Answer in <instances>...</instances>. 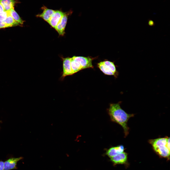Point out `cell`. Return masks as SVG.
Instances as JSON below:
<instances>
[{
	"label": "cell",
	"mask_w": 170,
	"mask_h": 170,
	"mask_svg": "<svg viewBox=\"0 0 170 170\" xmlns=\"http://www.w3.org/2000/svg\"><path fill=\"white\" fill-rule=\"evenodd\" d=\"M108 111L111 121L121 126L123 129L125 136H127L129 129L127 122L130 118L134 116V114L126 112L121 108L119 103L110 104Z\"/></svg>",
	"instance_id": "obj_1"
},
{
	"label": "cell",
	"mask_w": 170,
	"mask_h": 170,
	"mask_svg": "<svg viewBox=\"0 0 170 170\" xmlns=\"http://www.w3.org/2000/svg\"><path fill=\"white\" fill-rule=\"evenodd\" d=\"M149 143L154 151L161 156L168 157L170 155V138L167 137L151 139Z\"/></svg>",
	"instance_id": "obj_2"
},
{
	"label": "cell",
	"mask_w": 170,
	"mask_h": 170,
	"mask_svg": "<svg viewBox=\"0 0 170 170\" xmlns=\"http://www.w3.org/2000/svg\"><path fill=\"white\" fill-rule=\"evenodd\" d=\"M71 65L73 75L83 69L91 68L92 60L89 57L74 56L71 58Z\"/></svg>",
	"instance_id": "obj_3"
},
{
	"label": "cell",
	"mask_w": 170,
	"mask_h": 170,
	"mask_svg": "<svg viewBox=\"0 0 170 170\" xmlns=\"http://www.w3.org/2000/svg\"><path fill=\"white\" fill-rule=\"evenodd\" d=\"M98 66L104 74L110 75H115L117 71L114 63L108 61L101 62L98 64Z\"/></svg>",
	"instance_id": "obj_4"
},
{
	"label": "cell",
	"mask_w": 170,
	"mask_h": 170,
	"mask_svg": "<svg viewBox=\"0 0 170 170\" xmlns=\"http://www.w3.org/2000/svg\"><path fill=\"white\" fill-rule=\"evenodd\" d=\"M72 13V11L71 10L65 13L60 21L55 27V29L60 35L63 36L64 34L68 16Z\"/></svg>",
	"instance_id": "obj_5"
},
{
	"label": "cell",
	"mask_w": 170,
	"mask_h": 170,
	"mask_svg": "<svg viewBox=\"0 0 170 170\" xmlns=\"http://www.w3.org/2000/svg\"><path fill=\"white\" fill-rule=\"evenodd\" d=\"M23 158V157H11L6 159L4 162V170L17 169L18 162Z\"/></svg>",
	"instance_id": "obj_6"
},
{
	"label": "cell",
	"mask_w": 170,
	"mask_h": 170,
	"mask_svg": "<svg viewBox=\"0 0 170 170\" xmlns=\"http://www.w3.org/2000/svg\"><path fill=\"white\" fill-rule=\"evenodd\" d=\"M65 13L59 10H55L48 23L53 27H55L60 21Z\"/></svg>",
	"instance_id": "obj_7"
},
{
	"label": "cell",
	"mask_w": 170,
	"mask_h": 170,
	"mask_svg": "<svg viewBox=\"0 0 170 170\" xmlns=\"http://www.w3.org/2000/svg\"><path fill=\"white\" fill-rule=\"evenodd\" d=\"M71 58L63 59V71L61 76L62 79L66 76L72 75L71 65Z\"/></svg>",
	"instance_id": "obj_8"
},
{
	"label": "cell",
	"mask_w": 170,
	"mask_h": 170,
	"mask_svg": "<svg viewBox=\"0 0 170 170\" xmlns=\"http://www.w3.org/2000/svg\"><path fill=\"white\" fill-rule=\"evenodd\" d=\"M42 8L43 10L42 12L37 15L36 16L42 18L48 22L55 10L48 8L45 6H43Z\"/></svg>",
	"instance_id": "obj_9"
},
{
	"label": "cell",
	"mask_w": 170,
	"mask_h": 170,
	"mask_svg": "<svg viewBox=\"0 0 170 170\" xmlns=\"http://www.w3.org/2000/svg\"><path fill=\"white\" fill-rule=\"evenodd\" d=\"M124 147L122 145H119L112 147L108 149L106 151V154L110 158L112 157L124 152Z\"/></svg>",
	"instance_id": "obj_10"
},
{
	"label": "cell",
	"mask_w": 170,
	"mask_h": 170,
	"mask_svg": "<svg viewBox=\"0 0 170 170\" xmlns=\"http://www.w3.org/2000/svg\"><path fill=\"white\" fill-rule=\"evenodd\" d=\"M127 158V154L124 151L110 158V159L115 164H122L126 162Z\"/></svg>",
	"instance_id": "obj_11"
},
{
	"label": "cell",
	"mask_w": 170,
	"mask_h": 170,
	"mask_svg": "<svg viewBox=\"0 0 170 170\" xmlns=\"http://www.w3.org/2000/svg\"><path fill=\"white\" fill-rule=\"evenodd\" d=\"M17 2L14 0H0V3L6 11H9L13 8Z\"/></svg>",
	"instance_id": "obj_12"
},
{
	"label": "cell",
	"mask_w": 170,
	"mask_h": 170,
	"mask_svg": "<svg viewBox=\"0 0 170 170\" xmlns=\"http://www.w3.org/2000/svg\"><path fill=\"white\" fill-rule=\"evenodd\" d=\"M9 12L10 15L15 21L20 24H23L24 21L21 19L15 10L14 8Z\"/></svg>",
	"instance_id": "obj_13"
},
{
	"label": "cell",
	"mask_w": 170,
	"mask_h": 170,
	"mask_svg": "<svg viewBox=\"0 0 170 170\" xmlns=\"http://www.w3.org/2000/svg\"><path fill=\"white\" fill-rule=\"evenodd\" d=\"M3 22L6 24L11 26V27L16 26L20 25L18 23L13 19L10 13L6 20Z\"/></svg>",
	"instance_id": "obj_14"
},
{
	"label": "cell",
	"mask_w": 170,
	"mask_h": 170,
	"mask_svg": "<svg viewBox=\"0 0 170 170\" xmlns=\"http://www.w3.org/2000/svg\"><path fill=\"white\" fill-rule=\"evenodd\" d=\"M9 14V11H4L0 13V21H3Z\"/></svg>",
	"instance_id": "obj_15"
},
{
	"label": "cell",
	"mask_w": 170,
	"mask_h": 170,
	"mask_svg": "<svg viewBox=\"0 0 170 170\" xmlns=\"http://www.w3.org/2000/svg\"><path fill=\"white\" fill-rule=\"evenodd\" d=\"M10 27H11V26L6 24L3 21H0V29Z\"/></svg>",
	"instance_id": "obj_16"
},
{
	"label": "cell",
	"mask_w": 170,
	"mask_h": 170,
	"mask_svg": "<svg viewBox=\"0 0 170 170\" xmlns=\"http://www.w3.org/2000/svg\"><path fill=\"white\" fill-rule=\"evenodd\" d=\"M4 162L2 160H0V170H4Z\"/></svg>",
	"instance_id": "obj_17"
},
{
	"label": "cell",
	"mask_w": 170,
	"mask_h": 170,
	"mask_svg": "<svg viewBox=\"0 0 170 170\" xmlns=\"http://www.w3.org/2000/svg\"><path fill=\"white\" fill-rule=\"evenodd\" d=\"M148 24L149 26H153L154 24L153 21L151 20H149V21Z\"/></svg>",
	"instance_id": "obj_18"
},
{
	"label": "cell",
	"mask_w": 170,
	"mask_h": 170,
	"mask_svg": "<svg viewBox=\"0 0 170 170\" xmlns=\"http://www.w3.org/2000/svg\"><path fill=\"white\" fill-rule=\"evenodd\" d=\"M4 11H5L3 7L0 3V13L3 12Z\"/></svg>",
	"instance_id": "obj_19"
},
{
	"label": "cell",
	"mask_w": 170,
	"mask_h": 170,
	"mask_svg": "<svg viewBox=\"0 0 170 170\" xmlns=\"http://www.w3.org/2000/svg\"><path fill=\"white\" fill-rule=\"evenodd\" d=\"M1 122H2V121H0V123H1Z\"/></svg>",
	"instance_id": "obj_20"
}]
</instances>
